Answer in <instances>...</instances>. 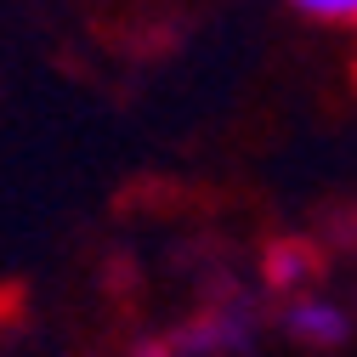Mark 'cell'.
I'll list each match as a JSON object with an SVG mask.
<instances>
[{
  "mask_svg": "<svg viewBox=\"0 0 357 357\" xmlns=\"http://www.w3.org/2000/svg\"><path fill=\"white\" fill-rule=\"evenodd\" d=\"M289 329L306 335V340H340L346 335V318H340L335 306H324V301H306V306L289 312Z\"/></svg>",
  "mask_w": 357,
  "mask_h": 357,
  "instance_id": "obj_1",
  "label": "cell"
},
{
  "mask_svg": "<svg viewBox=\"0 0 357 357\" xmlns=\"http://www.w3.org/2000/svg\"><path fill=\"white\" fill-rule=\"evenodd\" d=\"M301 12H312V17H329V23H351L357 17V0H295Z\"/></svg>",
  "mask_w": 357,
  "mask_h": 357,
  "instance_id": "obj_2",
  "label": "cell"
}]
</instances>
